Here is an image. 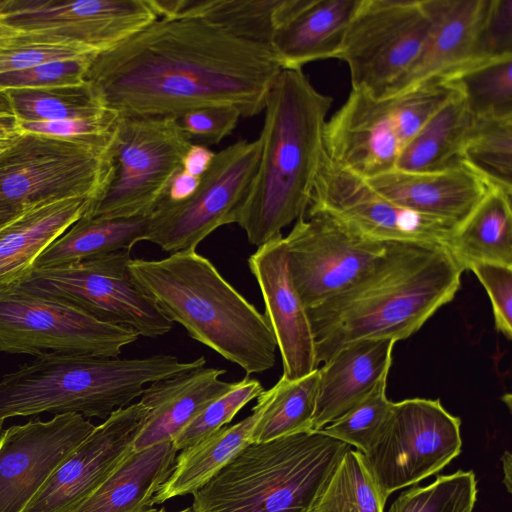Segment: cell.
<instances>
[{"instance_id": "cell-12", "label": "cell", "mask_w": 512, "mask_h": 512, "mask_svg": "<svg viewBox=\"0 0 512 512\" xmlns=\"http://www.w3.org/2000/svg\"><path fill=\"white\" fill-rule=\"evenodd\" d=\"M261 140H238L215 154L192 196L161 200L149 215L146 240L171 254L196 250L220 226L236 223L255 178Z\"/></svg>"}, {"instance_id": "cell-17", "label": "cell", "mask_w": 512, "mask_h": 512, "mask_svg": "<svg viewBox=\"0 0 512 512\" xmlns=\"http://www.w3.org/2000/svg\"><path fill=\"white\" fill-rule=\"evenodd\" d=\"M307 210L325 212L361 235L382 242L434 243L448 247L459 228L394 203L362 177L331 163L324 152Z\"/></svg>"}, {"instance_id": "cell-42", "label": "cell", "mask_w": 512, "mask_h": 512, "mask_svg": "<svg viewBox=\"0 0 512 512\" xmlns=\"http://www.w3.org/2000/svg\"><path fill=\"white\" fill-rule=\"evenodd\" d=\"M97 54L98 52L76 44L55 42L21 33L15 44L0 52V74Z\"/></svg>"}, {"instance_id": "cell-3", "label": "cell", "mask_w": 512, "mask_h": 512, "mask_svg": "<svg viewBox=\"0 0 512 512\" xmlns=\"http://www.w3.org/2000/svg\"><path fill=\"white\" fill-rule=\"evenodd\" d=\"M332 98L301 69H282L266 96L258 169L236 223L261 246L304 216L322 160Z\"/></svg>"}, {"instance_id": "cell-35", "label": "cell", "mask_w": 512, "mask_h": 512, "mask_svg": "<svg viewBox=\"0 0 512 512\" xmlns=\"http://www.w3.org/2000/svg\"><path fill=\"white\" fill-rule=\"evenodd\" d=\"M444 80L475 118H512V56L468 66Z\"/></svg>"}, {"instance_id": "cell-51", "label": "cell", "mask_w": 512, "mask_h": 512, "mask_svg": "<svg viewBox=\"0 0 512 512\" xmlns=\"http://www.w3.org/2000/svg\"><path fill=\"white\" fill-rule=\"evenodd\" d=\"M24 208L13 206L7 203L0 202V227L12 220Z\"/></svg>"}, {"instance_id": "cell-49", "label": "cell", "mask_w": 512, "mask_h": 512, "mask_svg": "<svg viewBox=\"0 0 512 512\" xmlns=\"http://www.w3.org/2000/svg\"><path fill=\"white\" fill-rule=\"evenodd\" d=\"M18 132L19 124L15 116L0 117V146L9 142Z\"/></svg>"}, {"instance_id": "cell-31", "label": "cell", "mask_w": 512, "mask_h": 512, "mask_svg": "<svg viewBox=\"0 0 512 512\" xmlns=\"http://www.w3.org/2000/svg\"><path fill=\"white\" fill-rule=\"evenodd\" d=\"M475 122L457 95L427 120L400 154L395 169L436 172L460 164Z\"/></svg>"}, {"instance_id": "cell-32", "label": "cell", "mask_w": 512, "mask_h": 512, "mask_svg": "<svg viewBox=\"0 0 512 512\" xmlns=\"http://www.w3.org/2000/svg\"><path fill=\"white\" fill-rule=\"evenodd\" d=\"M512 193L492 187L448 244L467 270L475 262L512 267Z\"/></svg>"}, {"instance_id": "cell-44", "label": "cell", "mask_w": 512, "mask_h": 512, "mask_svg": "<svg viewBox=\"0 0 512 512\" xmlns=\"http://www.w3.org/2000/svg\"><path fill=\"white\" fill-rule=\"evenodd\" d=\"M507 56H512V0H489L471 65Z\"/></svg>"}, {"instance_id": "cell-18", "label": "cell", "mask_w": 512, "mask_h": 512, "mask_svg": "<svg viewBox=\"0 0 512 512\" xmlns=\"http://www.w3.org/2000/svg\"><path fill=\"white\" fill-rule=\"evenodd\" d=\"M95 428L76 413L0 431V512H22L65 458Z\"/></svg>"}, {"instance_id": "cell-43", "label": "cell", "mask_w": 512, "mask_h": 512, "mask_svg": "<svg viewBox=\"0 0 512 512\" xmlns=\"http://www.w3.org/2000/svg\"><path fill=\"white\" fill-rule=\"evenodd\" d=\"M94 57L56 61L24 70L1 73L0 90L43 89L85 83L88 68Z\"/></svg>"}, {"instance_id": "cell-41", "label": "cell", "mask_w": 512, "mask_h": 512, "mask_svg": "<svg viewBox=\"0 0 512 512\" xmlns=\"http://www.w3.org/2000/svg\"><path fill=\"white\" fill-rule=\"evenodd\" d=\"M119 120L120 115L108 109L100 115L89 118L42 123L18 122V124L19 131L47 134L87 147L110 150Z\"/></svg>"}, {"instance_id": "cell-21", "label": "cell", "mask_w": 512, "mask_h": 512, "mask_svg": "<svg viewBox=\"0 0 512 512\" xmlns=\"http://www.w3.org/2000/svg\"><path fill=\"white\" fill-rule=\"evenodd\" d=\"M489 0H423L429 28L416 59L387 90L394 95L470 66Z\"/></svg>"}, {"instance_id": "cell-15", "label": "cell", "mask_w": 512, "mask_h": 512, "mask_svg": "<svg viewBox=\"0 0 512 512\" xmlns=\"http://www.w3.org/2000/svg\"><path fill=\"white\" fill-rule=\"evenodd\" d=\"M284 242L290 276L306 309L362 279L392 243L369 239L318 210H307L297 219Z\"/></svg>"}, {"instance_id": "cell-34", "label": "cell", "mask_w": 512, "mask_h": 512, "mask_svg": "<svg viewBox=\"0 0 512 512\" xmlns=\"http://www.w3.org/2000/svg\"><path fill=\"white\" fill-rule=\"evenodd\" d=\"M18 122L42 123L89 118L110 109L88 82L43 89L5 91Z\"/></svg>"}, {"instance_id": "cell-50", "label": "cell", "mask_w": 512, "mask_h": 512, "mask_svg": "<svg viewBox=\"0 0 512 512\" xmlns=\"http://www.w3.org/2000/svg\"><path fill=\"white\" fill-rule=\"evenodd\" d=\"M21 36V32L13 29L0 19V52L15 44Z\"/></svg>"}, {"instance_id": "cell-7", "label": "cell", "mask_w": 512, "mask_h": 512, "mask_svg": "<svg viewBox=\"0 0 512 512\" xmlns=\"http://www.w3.org/2000/svg\"><path fill=\"white\" fill-rule=\"evenodd\" d=\"M457 95L458 90L445 80H430L383 97L352 90L325 124L324 154L363 179L391 171L427 120Z\"/></svg>"}, {"instance_id": "cell-24", "label": "cell", "mask_w": 512, "mask_h": 512, "mask_svg": "<svg viewBox=\"0 0 512 512\" xmlns=\"http://www.w3.org/2000/svg\"><path fill=\"white\" fill-rule=\"evenodd\" d=\"M395 341L361 339L338 349L319 370L313 430H321L388 377Z\"/></svg>"}, {"instance_id": "cell-4", "label": "cell", "mask_w": 512, "mask_h": 512, "mask_svg": "<svg viewBox=\"0 0 512 512\" xmlns=\"http://www.w3.org/2000/svg\"><path fill=\"white\" fill-rule=\"evenodd\" d=\"M130 269L171 322L239 365L247 375L276 361L277 343L266 319L195 250L160 260L131 259Z\"/></svg>"}, {"instance_id": "cell-38", "label": "cell", "mask_w": 512, "mask_h": 512, "mask_svg": "<svg viewBox=\"0 0 512 512\" xmlns=\"http://www.w3.org/2000/svg\"><path fill=\"white\" fill-rule=\"evenodd\" d=\"M477 480L472 470L439 475L431 484L404 490L387 512H472Z\"/></svg>"}, {"instance_id": "cell-29", "label": "cell", "mask_w": 512, "mask_h": 512, "mask_svg": "<svg viewBox=\"0 0 512 512\" xmlns=\"http://www.w3.org/2000/svg\"><path fill=\"white\" fill-rule=\"evenodd\" d=\"M266 404L265 390L252 413L231 426L225 425L199 442L181 450L169 478L154 496L155 504L194 494L251 442V432Z\"/></svg>"}, {"instance_id": "cell-36", "label": "cell", "mask_w": 512, "mask_h": 512, "mask_svg": "<svg viewBox=\"0 0 512 512\" xmlns=\"http://www.w3.org/2000/svg\"><path fill=\"white\" fill-rule=\"evenodd\" d=\"M463 162L491 186L512 193V118H476Z\"/></svg>"}, {"instance_id": "cell-16", "label": "cell", "mask_w": 512, "mask_h": 512, "mask_svg": "<svg viewBox=\"0 0 512 512\" xmlns=\"http://www.w3.org/2000/svg\"><path fill=\"white\" fill-rule=\"evenodd\" d=\"M157 18L150 0H0V19L13 29L98 53Z\"/></svg>"}, {"instance_id": "cell-10", "label": "cell", "mask_w": 512, "mask_h": 512, "mask_svg": "<svg viewBox=\"0 0 512 512\" xmlns=\"http://www.w3.org/2000/svg\"><path fill=\"white\" fill-rule=\"evenodd\" d=\"M192 142L170 117H120L111 148L112 173L85 214L101 218L149 216Z\"/></svg>"}, {"instance_id": "cell-37", "label": "cell", "mask_w": 512, "mask_h": 512, "mask_svg": "<svg viewBox=\"0 0 512 512\" xmlns=\"http://www.w3.org/2000/svg\"><path fill=\"white\" fill-rule=\"evenodd\" d=\"M360 452L346 451L311 512H383Z\"/></svg>"}, {"instance_id": "cell-9", "label": "cell", "mask_w": 512, "mask_h": 512, "mask_svg": "<svg viewBox=\"0 0 512 512\" xmlns=\"http://www.w3.org/2000/svg\"><path fill=\"white\" fill-rule=\"evenodd\" d=\"M461 419L439 399L410 398L393 402L386 421L360 453L380 504L401 488L440 472L462 448Z\"/></svg>"}, {"instance_id": "cell-23", "label": "cell", "mask_w": 512, "mask_h": 512, "mask_svg": "<svg viewBox=\"0 0 512 512\" xmlns=\"http://www.w3.org/2000/svg\"><path fill=\"white\" fill-rule=\"evenodd\" d=\"M225 372L201 366L145 388L140 402L148 409V416L134 440L133 450L173 441L209 403L235 385L220 379Z\"/></svg>"}, {"instance_id": "cell-20", "label": "cell", "mask_w": 512, "mask_h": 512, "mask_svg": "<svg viewBox=\"0 0 512 512\" xmlns=\"http://www.w3.org/2000/svg\"><path fill=\"white\" fill-rule=\"evenodd\" d=\"M260 287L265 314L283 363V377L294 380L317 368L315 343L307 309L290 276L284 237L258 247L248 259Z\"/></svg>"}, {"instance_id": "cell-6", "label": "cell", "mask_w": 512, "mask_h": 512, "mask_svg": "<svg viewBox=\"0 0 512 512\" xmlns=\"http://www.w3.org/2000/svg\"><path fill=\"white\" fill-rule=\"evenodd\" d=\"M350 448L321 430L250 443L193 494L191 512H311Z\"/></svg>"}, {"instance_id": "cell-48", "label": "cell", "mask_w": 512, "mask_h": 512, "mask_svg": "<svg viewBox=\"0 0 512 512\" xmlns=\"http://www.w3.org/2000/svg\"><path fill=\"white\" fill-rule=\"evenodd\" d=\"M200 179V177L193 176L181 169L172 178L162 199L170 202L186 200L196 191Z\"/></svg>"}, {"instance_id": "cell-5", "label": "cell", "mask_w": 512, "mask_h": 512, "mask_svg": "<svg viewBox=\"0 0 512 512\" xmlns=\"http://www.w3.org/2000/svg\"><path fill=\"white\" fill-rule=\"evenodd\" d=\"M205 364L204 357L182 362L172 355L36 357L0 380V431L7 419L41 413L106 419L141 396L146 384Z\"/></svg>"}, {"instance_id": "cell-11", "label": "cell", "mask_w": 512, "mask_h": 512, "mask_svg": "<svg viewBox=\"0 0 512 512\" xmlns=\"http://www.w3.org/2000/svg\"><path fill=\"white\" fill-rule=\"evenodd\" d=\"M111 173V149L19 131L0 146V202L20 208L74 197L94 202Z\"/></svg>"}, {"instance_id": "cell-27", "label": "cell", "mask_w": 512, "mask_h": 512, "mask_svg": "<svg viewBox=\"0 0 512 512\" xmlns=\"http://www.w3.org/2000/svg\"><path fill=\"white\" fill-rule=\"evenodd\" d=\"M177 452L172 441L132 450L72 512H156L154 496L172 473Z\"/></svg>"}, {"instance_id": "cell-33", "label": "cell", "mask_w": 512, "mask_h": 512, "mask_svg": "<svg viewBox=\"0 0 512 512\" xmlns=\"http://www.w3.org/2000/svg\"><path fill=\"white\" fill-rule=\"evenodd\" d=\"M319 370L288 380L283 376L266 392L265 407L251 432V442H267L313 430Z\"/></svg>"}, {"instance_id": "cell-45", "label": "cell", "mask_w": 512, "mask_h": 512, "mask_svg": "<svg viewBox=\"0 0 512 512\" xmlns=\"http://www.w3.org/2000/svg\"><path fill=\"white\" fill-rule=\"evenodd\" d=\"M485 288L492 305L495 329L512 339V267L475 262L468 266Z\"/></svg>"}, {"instance_id": "cell-52", "label": "cell", "mask_w": 512, "mask_h": 512, "mask_svg": "<svg viewBox=\"0 0 512 512\" xmlns=\"http://www.w3.org/2000/svg\"><path fill=\"white\" fill-rule=\"evenodd\" d=\"M511 454L509 451H505L503 456L501 457V460L503 462V471H504V480L503 483L505 484L507 490L509 493H511Z\"/></svg>"}, {"instance_id": "cell-13", "label": "cell", "mask_w": 512, "mask_h": 512, "mask_svg": "<svg viewBox=\"0 0 512 512\" xmlns=\"http://www.w3.org/2000/svg\"><path fill=\"white\" fill-rule=\"evenodd\" d=\"M428 28L423 0H360L337 57L352 90L383 97L416 59Z\"/></svg>"}, {"instance_id": "cell-54", "label": "cell", "mask_w": 512, "mask_h": 512, "mask_svg": "<svg viewBox=\"0 0 512 512\" xmlns=\"http://www.w3.org/2000/svg\"><path fill=\"white\" fill-rule=\"evenodd\" d=\"M156 512H170V511H168L165 507H161L159 510H156ZM174 512H191V508L188 507V508H185V509H182L179 511H174Z\"/></svg>"}, {"instance_id": "cell-26", "label": "cell", "mask_w": 512, "mask_h": 512, "mask_svg": "<svg viewBox=\"0 0 512 512\" xmlns=\"http://www.w3.org/2000/svg\"><path fill=\"white\" fill-rule=\"evenodd\" d=\"M359 3L360 0H301L271 43L282 69L302 70L310 62L337 58Z\"/></svg>"}, {"instance_id": "cell-22", "label": "cell", "mask_w": 512, "mask_h": 512, "mask_svg": "<svg viewBox=\"0 0 512 512\" xmlns=\"http://www.w3.org/2000/svg\"><path fill=\"white\" fill-rule=\"evenodd\" d=\"M365 180L394 203L458 227L493 187L464 162L436 172L393 169Z\"/></svg>"}, {"instance_id": "cell-14", "label": "cell", "mask_w": 512, "mask_h": 512, "mask_svg": "<svg viewBox=\"0 0 512 512\" xmlns=\"http://www.w3.org/2000/svg\"><path fill=\"white\" fill-rule=\"evenodd\" d=\"M139 335L14 286L0 293V352L118 357Z\"/></svg>"}, {"instance_id": "cell-28", "label": "cell", "mask_w": 512, "mask_h": 512, "mask_svg": "<svg viewBox=\"0 0 512 512\" xmlns=\"http://www.w3.org/2000/svg\"><path fill=\"white\" fill-rule=\"evenodd\" d=\"M158 18H198L271 49L301 0H150Z\"/></svg>"}, {"instance_id": "cell-19", "label": "cell", "mask_w": 512, "mask_h": 512, "mask_svg": "<svg viewBox=\"0 0 512 512\" xmlns=\"http://www.w3.org/2000/svg\"><path fill=\"white\" fill-rule=\"evenodd\" d=\"M148 416L139 401L110 414L65 458L22 512H72L133 450Z\"/></svg>"}, {"instance_id": "cell-25", "label": "cell", "mask_w": 512, "mask_h": 512, "mask_svg": "<svg viewBox=\"0 0 512 512\" xmlns=\"http://www.w3.org/2000/svg\"><path fill=\"white\" fill-rule=\"evenodd\" d=\"M92 203L87 197L37 203L0 227V293L24 280L44 250L84 216Z\"/></svg>"}, {"instance_id": "cell-8", "label": "cell", "mask_w": 512, "mask_h": 512, "mask_svg": "<svg viewBox=\"0 0 512 512\" xmlns=\"http://www.w3.org/2000/svg\"><path fill=\"white\" fill-rule=\"evenodd\" d=\"M131 259L130 250H120L57 268L33 270L16 287L139 336L164 335L173 322L137 282L129 266Z\"/></svg>"}, {"instance_id": "cell-30", "label": "cell", "mask_w": 512, "mask_h": 512, "mask_svg": "<svg viewBox=\"0 0 512 512\" xmlns=\"http://www.w3.org/2000/svg\"><path fill=\"white\" fill-rule=\"evenodd\" d=\"M149 216H82L37 258L33 270L57 268L89 258L131 250L146 240Z\"/></svg>"}, {"instance_id": "cell-46", "label": "cell", "mask_w": 512, "mask_h": 512, "mask_svg": "<svg viewBox=\"0 0 512 512\" xmlns=\"http://www.w3.org/2000/svg\"><path fill=\"white\" fill-rule=\"evenodd\" d=\"M240 117V112L234 107L208 106L183 114L177 118V122L191 142L212 145L230 135Z\"/></svg>"}, {"instance_id": "cell-2", "label": "cell", "mask_w": 512, "mask_h": 512, "mask_svg": "<svg viewBox=\"0 0 512 512\" xmlns=\"http://www.w3.org/2000/svg\"><path fill=\"white\" fill-rule=\"evenodd\" d=\"M464 271L446 245L392 242L362 279L307 309L318 365L356 340L410 337L452 301Z\"/></svg>"}, {"instance_id": "cell-1", "label": "cell", "mask_w": 512, "mask_h": 512, "mask_svg": "<svg viewBox=\"0 0 512 512\" xmlns=\"http://www.w3.org/2000/svg\"><path fill=\"white\" fill-rule=\"evenodd\" d=\"M282 70L273 51L198 18H157L93 58L86 82L120 117L179 118L208 106L263 112Z\"/></svg>"}, {"instance_id": "cell-53", "label": "cell", "mask_w": 512, "mask_h": 512, "mask_svg": "<svg viewBox=\"0 0 512 512\" xmlns=\"http://www.w3.org/2000/svg\"><path fill=\"white\" fill-rule=\"evenodd\" d=\"M14 116L5 91L0 90V117Z\"/></svg>"}, {"instance_id": "cell-40", "label": "cell", "mask_w": 512, "mask_h": 512, "mask_svg": "<svg viewBox=\"0 0 512 512\" xmlns=\"http://www.w3.org/2000/svg\"><path fill=\"white\" fill-rule=\"evenodd\" d=\"M264 391L256 379L246 376L226 393L209 403L172 441L183 450L219 430L251 400Z\"/></svg>"}, {"instance_id": "cell-47", "label": "cell", "mask_w": 512, "mask_h": 512, "mask_svg": "<svg viewBox=\"0 0 512 512\" xmlns=\"http://www.w3.org/2000/svg\"><path fill=\"white\" fill-rule=\"evenodd\" d=\"M215 154L206 145L192 143L183 157L182 170L201 178L211 166Z\"/></svg>"}, {"instance_id": "cell-39", "label": "cell", "mask_w": 512, "mask_h": 512, "mask_svg": "<svg viewBox=\"0 0 512 512\" xmlns=\"http://www.w3.org/2000/svg\"><path fill=\"white\" fill-rule=\"evenodd\" d=\"M387 377L383 378L361 401L321 429L326 435L344 442L360 453L368 446L392 409L386 395Z\"/></svg>"}]
</instances>
